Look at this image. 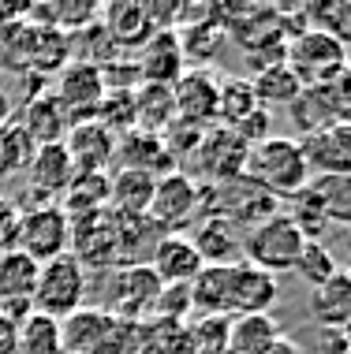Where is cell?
<instances>
[{"label":"cell","mask_w":351,"mask_h":354,"mask_svg":"<svg viewBox=\"0 0 351 354\" xmlns=\"http://www.w3.org/2000/svg\"><path fill=\"white\" fill-rule=\"evenodd\" d=\"M243 179H251L254 187H262L265 194H273L277 202L299 194L310 183V168L303 160L299 138H284L273 135L246 149V165H243Z\"/></svg>","instance_id":"obj_1"},{"label":"cell","mask_w":351,"mask_h":354,"mask_svg":"<svg viewBox=\"0 0 351 354\" xmlns=\"http://www.w3.org/2000/svg\"><path fill=\"white\" fill-rule=\"evenodd\" d=\"M87 299V269L79 265V257L71 250L45 261L37 269V283L30 295V310L45 313L53 321H64L68 313H75Z\"/></svg>","instance_id":"obj_2"},{"label":"cell","mask_w":351,"mask_h":354,"mask_svg":"<svg viewBox=\"0 0 351 354\" xmlns=\"http://www.w3.org/2000/svg\"><path fill=\"white\" fill-rule=\"evenodd\" d=\"M206 209H210V190L195 183L183 168H176L154 183V198H150L146 216L161 232H183L195 216H206Z\"/></svg>","instance_id":"obj_3"},{"label":"cell","mask_w":351,"mask_h":354,"mask_svg":"<svg viewBox=\"0 0 351 354\" xmlns=\"http://www.w3.org/2000/svg\"><path fill=\"white\" fill-rule=\"evenodd\" d=\"M303 243H307V239L299 235V227L284 213H277V216L262 220L258 227H251V232L240 239V254H243L246 265L277 276V272L296 269V257L303 250Z\"/></svg>","instance_id":"obj_4"},{"label":"cell","mask_w":351,"mask_h":354,"mask_svg":"<svg viewBox=\"0 0 351 354\" xmlns=\"http://www.w3.org/2000/svg\"><path fill=\"white\" fill-rule=\"evenodd\" d=\"M284 64H288L291 75H296L303 86H333L340 75L351 68L344 45H340L336 37L314 30V26L288 41Z\"/></svg>","instance_id":"obj_5"},{"label":"cell","mask_w":351,"mask_h":354,"mask_svg":"<svg viewBox=\"0 0 351 354\" xmlns=\"http://www.w3.org/2000/svg\"><path fill=\"white\" fill-rule=\"evenodd\" d=\"M246 142L228 127H210L202 135V142L195 146V153L187 157L191 171L187 176L202 187H224L232 179L243 176V165H246Z\"/></svg>","instance_id":"obj_6"},{"label":"cell","mask_w":351,"mask_h":354,"mask_svg":"<svg viewBox=\"0 0 351 354\" xmlns=\"http://www.w3.org/2000/svg\"><path fill=\"white\" fill-rule=\"evenodd\" d=\"M71 220L60 205H26L15 220V250L34 257L37 265L68 254Z\"/></svg>","instance_id":"obj_7"},{"label":"cell","mask_w":351,"mask_h":354,"mask_svg":"<svg viewBox=\"0 0 351 354\" xmlns=\"http://www.w3.org/2000/svg\"><path fill=\"white\" fill-rule=\"evenodd\" d=\"M280 202L273 194H265L262 187H254L251 179H232L224 187H210V213L206 216H221L228 227H258L262 220L277 216Z\"/></svg>","instance_id":"obj_8"},{"label":"cell","mask_w":351,"mask_h":354,"mask_svg":"<svg viewBox=\"0 0 351 354\" xmlns=\"http://www.w3.org/2000/svg\"><path fill=\"white\" fill-rule=\"evenodd\" d=\"M157 295H161V280L154 276L150 265H123L112 276V287H109V299H112V317L120 321H138L146 313H154L157 306Z\"/></svg>","instance_id":"obj_9"},{"label":"cell","mask_w":351,"mask_h":354,"mask_svg":"<svg viewBox=\"0 0 351 354\" xmlns=\"http://www.w3.org/2000/svg\"><path fill=\"white\" fill-rule=\"evenodd\" d=\"M53 97L64 104L71 123H87L98 120V104L105 97V82H101V71L90 68V64H68L60 75H56V90Z\"/></svg>","instance_id":"obj_10"},{"label":"cell","mask_w":351,"mask_h":354,"mask_svg":"<svg viewBox=\"0 0 351 354\" xmlns=\"http://www.w3.org/2000/svg\"><path fill=\"white\" fill-rule=\"evenodd\" d=\"M176 120L191 127H217V75L206 68H187L172 86Z\"/></svg>","instance_id":"obj_11"},{"label":"cell","mask_w":351,"mask_h":354,"mask_svg":"<svg viewBox=\"0 0 351 354\" xmlns=\"http://www.w3.org/2000/svg\"><path fill=\"white\" fill-rule=\"evenodd\" d=\"M75 179V165L68 149L60 146H42L26 168V187H30V205H60L64 190Z\"/></svg>","instance_id":"obj_12"},{"label":"cell","mask_w":351,"mask_h":354,"mask_svg":"<svg viewBox=\"0 0 351 354\" xmlns=\"http://www.w3.org/2000/svg\"><path fill=\"white\" fill-rule=\"evenodd\" d=\"M303 160L310 168V179L321 176H351V123H333L310 138H299Z\"/></svg>","instance_id":"obj_13"},{"label":"cell","mask_w":351,"mask_h":354,"mask_svg":"<svg viewBox=\"0 0 351 354\" xmlns=\"http://www.w3.org/2000/svg\"><path fill=\"white\" fill-rule=\"evenodd\" d=\"M135 68H138V86H176L179 75L187 71L176 30L150 34V41L135 53Z\"/></svg>","instance_id":"obj_14"},{"label":"cell","mask_w":351,"mask_h":354,"mask_svg":"<svg viewBox=\"0 0 351 354\" xmlns=\"http://www.w3.org/2000/svg\"><path fill=\"white\" fill-rule=\"evenodd\" d=\"M280 295L277 276L254 269L246 261L228 265V313L246 317V313H269Z\"/></svg>","instance_id":"obj_15"},{"label":"cell","mask_w":351,"mask_h":354,"mask_svg":"<svg viewBox=\"0 0 351 354\" xmlns=\"http://www.w3.org/2000/svg\"><path fill=\"white\" fill-rule=\"evenodd\" d=\"M112 160H120V168L142 171V176H150V179H161V176H168V171L179 168L176 157L165 146V138L150 135V131H138V127L116 138V157Z\"/></svg>","instance_id":"obj_16"},{"label":"cell","mask_w":351,"mask_h":354,"mask_svg":"<svg viewBox=\"0 0 351 354\" xmlns=\"http://www.w3.org/2000/svg\"><path fill=\"white\" fill-rule=\"evenodd\" d=\"M112 317L109 310H98V306H79L75 313L60 321V347L64 354H101L105 343L112 336Z\"/></svg>","instance_id":"obj_17"},{"label":"cell","mask_w":351,"mask_h":354,"mask_svg":"<svg viewBox=\"0 0 351 354\" xmlns=\"http://www.w3.org/2000/svg\"><path fill=\"white\" fill-rule=\"evenodd\" d=\"M64 149H68L75 171H109L112 157H116V135L109 127H101L98 120L71 123Z\"/></svg>","instance_id":"obj_18"},{"label":"cell","mask_w":351,"mask_h":354,"mask_svg":"<svg viewBox=\"0 0 351 354\" xmlns=\"http://www.w3.org/2000/svg\"><path fill=\"white\" fill-rule=\"evenodd\" d=\"M150 269L161 280V287L172 283H191L198 272H202V257H198L191 235L183 232H168L150 254Z\"/></svg>","instance_id":"obj_19"},{"label":"cell","mask_w":351,"mask_h":354,"mask_svg":"<svg viewBox=\"0 0 351 354\" xmlns=\"http://www.w3.org/2000/svg\"><path fill=\"white\" fill-rule=\"evenodd\" d=\"M15 123L26 131V138H30L37 149L42 146H60V142L68 138V131H71L68 112H64V104L56 101L49 90L34 93V97L23 104V112H19Z\"/></svg>","instance_id":"obj_20"},{"label":"cell","mask_w":351,"mask_h":354,"mask_svg":"<svg viewBox=\"0 0 351 354\" xmlns=\"http://www.w3.org/2000/svg\"><path fill=\"white\" fill-rule=\"evenodd\" d=\"M101 26L109 30L112 45L120 53H138L154 34V23L146 15V4H109L101 8Z\"/></svg>","instance_id":"obj_21"},{"label":"cell","mask_w":351,"mask_h":354,"mask_svg":"<svg viewBox=\"0 0 351 354\" xmlns=\"http://www.w3.org/2000/svg\"><path fill=\"white\" fill-rule=\"evenodd\" d=\"M154 183H157V179L142 176V171L116 168V171L109 176V202H105V213H112V216H146L150 198H154Z\"/></svg>","instance_id":"obj_22"},{"label":"cell","mask_w":351,"mask_h":354,"mask_svg":"<svg viewBox=\"0 0 351 354\" xmlns=\"http://www.w3.org/2000/svg\"><path fill=\"white\" fill-rule=\"evenodd\" d=\"M288 116H291V127H296L299 138H310V135H318V131L333 127L336 109H333L329 86H303L299 97L288 104Z\"/></svg>","instance_id":"obj_23"},{"label":"cell","mask_w":351,"mask_h":354,"mask_svg":"<svg viewBox=\"0 0 351 354\" xmlns=\"http://www.w3.org/2000/svg\"><path fill=\"white\" fill-rule=\"evenodd\" d=\"M310 313H314V321L325 324V328H344V324H351V272L340 269L333 280L314 287Z\"/></svg>","instance_id":"obj_24"},{"label":"cell","mask_w":351,"mask_h":354,"mask_svg":"<svg viewBox=\"0 0 351 354\" xmlns=\"http://www.w3.org/2000/svg\"><path fill=\"white\" fill-rule=\"evenodd\" d=\"M187 291H191V310H198L202 317H224L228 313V265H202V272L187 283Z\"/></svg>","instance_id":"obj_25"},{"label":"cell","mask_w":351,"mask_h":354,"mask_svg":"<svg viewBox=\"0 0 351 354\" xmlns=\"http://www.w3.org/2000/svg\"><path fill=\"white\" fill-rule=\"evenodd\" d=\"M198 257H202V265H232L235 254H240V239L228 224H224L221 216H202L191 235Z\"/></svg>","instance_id":"obj_26"},{"label":"cell","mask_w":351,"mask_h":354,"mask_svg":"<svg viewBox=\"0 0 351 354\" xmlns=\"http://www.w3.org/2000/svg\"><path fill=\"white\" fill-rule=\"evenodd\" d=\"M109 202V171H75V179L64 190L60 209L68 216H90V213H105Z\"/></svg>","instance_id":"obj_27"},{"label":"cell","mask_w":351,"mask_h":354,"mask_svg":"<svg viewBox=\"0 0 351 354\" xmlns=\"http://www.w3.org/2000/svg\"><path fill=\"white\" fill-rule=\"evenodd\" d=\"M251 90L254 97H258V109H288L291 101L299 97L303 82L291 75L288 64H269V68H258L251 79Z\"/></svg>","instance_id":"obj_28"},{"label":"cell","mask_w":351,"mask_h":354,"mask_svg":"<svg viewBox=\"0 0 351 354\" xmlns=\"http://www.w3.org/2000/svg\"><path fill=\"white\" fill-rule=\"evenodd\" d=\"M176 123L172 86H138L135 90V127L150 135H165Z\"/></svg>","instance_id":"obj_29"},{"label":"cell","mask_w":351,"mask_h":354,"mask_svg":"<svg viewBox=\"0 0 351 354\" xmlns=\"http://www.w3.org/2000/svg\"><path fill=\"white\" fill-rule=\"evenodd\" d=\"M37 269L42 265L34 257H26L23 250H4L0 254V302H30Z\"/></svg>","instance_id":"obj_30"},{"label":"cell","mask_w":351,"mask_h":354,"mask_svg":"<svg viewBox=\"0 0 351 354\" xmlns=\"http://www.w3.org/2000/svg\"><path fill=\"white\" fill-rule=\"evenodd\" d=\"M254 109H258V97L251 90V79H243V75L217 79V127H240Z\"/></svg>","instance_id":"obj_31"},{"label":"cell","mask_w":351,"mask_h":354,"mask_svg":"<svg viewBox=\"0 0 351 354\" xmlns=\"http://www.w3.org/2000/svg\"><path fill=\"white\" fill-rule=\"evenodd\" d=\"M273 339H280V324L269 313H246L228 321V351L232 354H262Z\"/></svg>","instance_id":"obj_32"},{"label":"cell","mask_w":351,"mask_h":354,"mask_svg":"<svg viewBox=\"0 0 351 354\" xmlns=\"http://www.w3.org/2000/svg\"><path fill=\"white\" fill-rule=\"evenodd\" d=\"M288 202V216L291 224L299 227V235L307 239V243H321V235H325V227H329V220L325 213H321V202H318V194H314V187H303L299 194H291V198H284Z\"/></svg>","instance_id":"obj_33"},{"label":"cell","mask_w":351,"mask_h":354,"mask_svg":"<svg viewBox=\"0 0 351 354\" xmlns=\"http://www.w3.org/2000/svg\"><path fill=\"white\" fill-rule=\"evenodd\" d=\"M15 354H64V347H60V321L45 317V313H30V317L19 324Z\"/></svg>","instance_id":"obj_34"},{"label":"cell","mask_w":351,"mask_h":354,"mask_svg":"<svg viewBox=\"0 0 351 354\" xmlns=\"http://www.w3.org/2000/svg\"><path fill=\"white\" fill-rule=\"evenodd\" d=\"M310 187H314L329 224L351 227V176H321V179H310Z\"/></svg>","instance_id":"obj_35"},{"label":"cell","mask_w":351,"mask_h":354,"mask_svg":"<svg viewBox=\"0 0 351 354\" xmlns=\"http://www.w3.org/2000/svg\"><path fill=\"white\" fill-rule=\"evenodd\" d=\"M34 153H37V146L26 138V131L19 127V123L0 127V179L26 171V168H30V160H34Z\"/></svg>","instance_id":"obj_36"},{"label":"cell","mask_w":351,"mask_h":354,"mask_svg":"<svg viewBox=\"0 0 351 354\" xmlns=\"http://www.w3.org/2000/svg\"><path fill=\"white\" fill-rule=\"evenodd\" d=\"M310 26L329 37H336L340 45H351V0H329V4H310L307 8Z\"/></svg>","instance_id":"obj_37"},{"label":"cell","mask_w":351,"mask_h":354,"mask_svg":"<svg viewBox=\"0 0 351 354\" xmlns=\"http://www.w3.org/2000/svg\"><path fill=\"white\" fill-rule=\"evenodd\" d=\"M291 272H299L303 283L321 287L325 280H333V276L340 272V265H336V257H333V250H329L325 243H303V250L296 257V269Z\"/></svg>","instance_id":"obj_38"},{"label":"cell","mask_w":351,"mask_h":354,"mask_svg":"<svg viewBox=\"0 0 351 354\" xmlns=\"http://www.w3.org/2000/svg\"><path fill=\"white\" fill-rule=\"evenodd\" d=\"M195 354H224L228 351V317H202L195 328H187Z\"/></svg>","instance_id":"obj_39"},{"label":"cell","mask_w":351,"mask_h":354,"mask_svg":"<svg viewBox=\"0 0 351 354\" xmlns=\"http://www.w3.org/2000/svg\"><path fill=\"white\" fill-rule=\"evenodd\" d=\"M154 313H161V317H165V324H179V321H183L187 313H191V291H187V283L161 287Z\"/></svg>","instance_id":"obj_40"},{"label":"cell","mask_w":351,"mask_h":354,"mask_svg":"<svg viewBox=\"0 0 351 354\" xmlns=\"http://www.w3.org/2000/svg\"><path fill=\"white\" fill-rule=\"evenodd\" d=\"M235 135H240L246 146H258V142H265V138H273V116L265 109H254L251 116H246L240 127H232Z\"/></svg>","instance_id":"obj_41"},{"label":"cell","mask_w":351,"mask_h":354,"mask_svg":"<svg viewBox=\"0 0 351 354\" xmlns=\"http://www.w3.org/2000/svg\"><path fill=\"white\" fill-rule=\"evenodd\" d=\"M329 93H333V109H336V120L340 123H351V68L340 75V79L329 86Z\"/></svg>","instance_id":"obj_42"},{"label":"cell","mask_w":351,"mask_h":354,"mask_svg":"<svg viewBox=\"0 0 351 354\" xmlns=\"http://www.w3.org/2000/svg\"><path fill=\"white\" fill-rule=\"evenodd\" d=\"M15 220H19V209L0 198V254L15 246Z\"/></svg>","instance_id":"obj_43"},{"label":"cell","mask_w":351,"mask_h":354,"mask_svg":"<svg viewBox=\"0 0 351 354\" xmlns=\"http://www.w3.org/2000/svg\"><path fill=\"white\" fill-rule=\"evenodd\" d=\"M19 347V324L0 313V354H15Z\"/></svg>","instance_id":"obj_44"},{"label":"cell","mask_w":351,"mask_h":354,"mask_svg":"<svg viewBox=\"0 0 351 354\" xmlns=\"http://www.w3.org/2000/svg\"><path fill=\"white\" fill-rule=\"evenodd\" d=\"M262 354H303V351H299V343H296V339L280 336V339H273V343H269V347H265Z\"/></svg>","instance_id":"obj_45"},{"label":"cell","mask_w":351,"mask_h":354,"mask_svg":"<svg viewBox=\"0 0 351 354\" xmlns=\"http://www.w3.org/2000/svg\"><path fill=\"white\" fill-rule=\"evenodd\" d=\"M8 123H15V101L0 90V127H8Z\"/></svg>","instance_id":"obj_46"}]
</instances>
